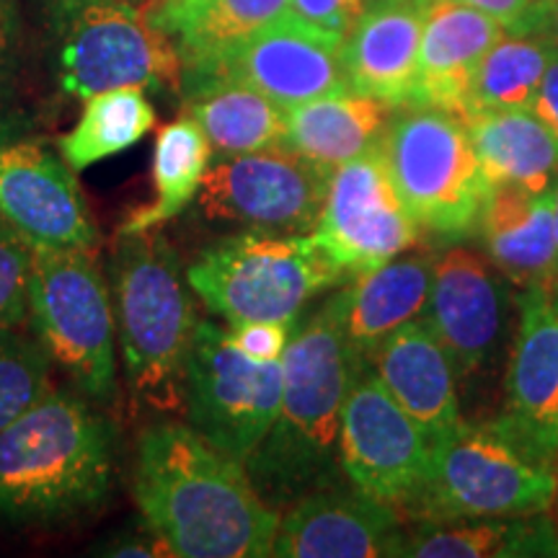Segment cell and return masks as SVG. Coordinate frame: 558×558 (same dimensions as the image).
<instances>
[{"label": "cell", "mask_w": 558, "mask_h": 558, "mask_svg": "<svg viewBox=\"0 0 558 558\" xmlns=\"http://www.w3.org/2000/svg\"><path fill=\"white\" fill-rule=\"evenodd\" d=\"M132 494L145 525L179 558L271 556L282 514L246 465L190 424H153L140 435Z\"/></svg>", "instance_id": "1"}, {"label": "cell", "mask_w": 558, "mask_h": 558, "mask_svg": "<svg viewBox=\"0 0 558 558\" xmlns=\"http://www.w3.org/2000/svg\"><path fill=\"white\" fill-rule=\"evenodd\" d=\"M279 414L251 452V481L271 507L292 505L329 486L339 463L341 414L365 360L347 337L344 300L331 295L303 326L292 329L282 354Z\"/></svg>", "instance_id": "2"}, {"label": "cell", "mask_w": 558, "mask_h": 558, "mask_svg": "<svg viewBox=\"0 0 558 558\" xmlns=\"http://www.w3.org/2000/svg\"><path fill=\"white\" fill-rule=\"evenodd\" d=\"M114 427L94 403L50 390L0 432V522L58 525L114 486Z\"/></svg>", "instance_id": "3"}, {"label": "cell", "mask_w": 558, "mask_h": 558, "mask_svg": "<svg viewBox=\"0 0 558 558\" xmlns=\"http://www.w3.org/2000/svg\"><path fill=\"white\" fill-rule=\"evenodd\" d=\"M109 290L132 396L160 414L184 409L186 362L199 320L177 248L158 228L117 235Z\"/></svg>", "instance_id": "4"}, {"label": "cell", "mask_w": 558, "mask_h": 558, "mask_svg": "<svg viewBox=\"0 0 558 558\" xmlns=\"http://www.w3.org/2000/svg\"><path fill=\"white\" fill-rule=\"evenodd\" d=\"M52 73L62 96L107 88L179 90L181 62L143 0H39Z\"/></svg>", "instance_id": "5"}, {"label": "cell", "mask_w": 558, "mask_h": 558, "mask_svg": "<svg viewBox=\"0 0 558 558\" xmlns=\"http://www.w3.org/2000/svg\"><path fill=\"white\" fill-rule=\"evenodd\" d=\"M344 277L313 235L259 228L215 243L186 267L194 295L228 326L295 324L311 298Z\"/></svg>", "instance_id": "6"}, {"label": "cell", "mask_w": 558, "mask_h": 558, "mask_svg": "<svg viewBox=\"0 0 558 558\" xmlns=\"http://www.w3.org/2000/svg\"><path fill=\"white\" fill-rule=\"evenodd\" d=\"M380 148L390 181L418 228L445 239L478 230L492 184L463 117L435 107H399Z\"/></svg>", "instance_id": "7"}, {"label": "cell", "mask_w": 558, "mask_h": 558, "mask_svg": "<svg viewBox=\"0 0 558 558\" xmlns=\"http://www.w3.org/2000/svg\"><path fill=\"white\" fill-rule=\"evenodd\" d=\"M29 320L86 399H117V324L109 282L83 251L32 248Z\"/></svg>", "instance_id": "8"}, {"label": "cell", "mask_w": 558, "mask_h": 558, "mask_svg": "<svg viewBox=\"0 0 558 558\" xmlns=\"http://www.w3.org/2000/svg\"><path fill=\"white\" fill-rule=\"evenodd\" d=\"M558 481L494 427L460 422L429 442V469L411 501L424 522L535 514L550 507Z\"/></svg>", "instance_id": "9"}, {"label": "cell", "mask_w": 558, "mask_h": 558, "mask_svg": "<svg viewBox=\"0 0 558 558\" xmlns=\"http://www.w3.org/2000/svg\"><path fill=\"white\" fill-rule=\"evenodd\" d=\"M282 386V360H251L230 329L199 320L186 362L184 414L209 445L246 463L275 424Z\"/></svg>", "instance_id": "10"}, {"label": "cell", "mask_w": 558, "mask_h": 558, "mask_svg": "<svg viewBox=\"0 0 558 558\" xmlns=\"http://www.w3.org/2000/svg\"><path fill=\"white\" fill-rule=\"evenodd\" d=\"M0 218L32 248L99 251L75 171L19 111L0 107Z\"/></svg>", "instance_id": "11"}, {"label": "cell", "mask_w": 558, "mask_h": 558, "mask_svg": "<svg viewBox=\"0 0 558 558\" xmlns=\"http://www.w3.org/2000/svg\"><path fill=\"white\" fill-rule=\"evenodd\" d=\"M329 179L324 166L277 145L215 160L194 202L209 222L305 233L316 226Z\"/></svg>", "instance_id": "12"}, {"label": "cell", "mask_w": 558, "mask_h": 558, "mask_svg": "<svg viewBox=\"0 0 558 558\" xmlns=\"http://www.w3.org/2000/svg\"><path fill=\"white\" fill-rule=\"evenodd\" d=\"M311 235L344 275L354 277L414 246L418 226L390 181L380 143L331 171Z\"/></svg>", "instance_id": "13"}, {"label": "cell", "mask_w": 558, "mask_h": 558, "mask_svg": "<svg viewBox=\"0 0 558 558\" xmlns=\"http://www.w3.org/2000/svg\"><path fill=\"white\" fill-rule=\"evenodd\" d=\"M341 41L339 34L318 29L288 11L222 58L184 70L179 90L205 81H230L259 90L282 109L339 94L349 90Z\"/></svg>", "instance_id": "14"}, {"label": "cell", "mask_w": 558, "mask_h": 558, "mask_svg": "<svg viewBox=\"0 0 558 558\" xmlns=\"http://www.w3.org/2000/svg\"><path fill=\"white\" fill-rule=\"evenodd\" d=\"M339 463L354 488L390 507H409L427 481V437L375 373H362L347 396Z\"/></svg>", "instance_id": "15"}, {"label": "cell", "mask_w": 558, "mask_h": 558, "mask_svg": "<svg viewBox=\"0 0 558 558\" xmlns=\"http://www.w3.org/2000/svg\"><path fill=\"white\" fill-rule=\"evenodd\" d=\"M533 463L558 456V305L546 290L520 298V331L507 378V411L494 422Z\"/></svg>", "instance_id": "16"}, {"label": "cell", "mask_w": 558, "mask_h": 558, "mask_svg": "<svg viewBox=\"0 0 558 558\" xmlns=\"http://www.w3.org/2000/svg\"><path fill=\"white\" fill-rule=\"evenodd\" d=\"M279 520L271 556L279 558H373L399 556L403 530L393 507L354 492H318L292 501Z\"/></svg>", "instance_id": "17"}, {"label": "cell", "mask_w": 558, "mask_h": 558, "mask_svg": "<svg viewBox=\"0 0 558 558\" xmlns=\"http://www.w3.org/2000/svg\"><path fill=\"white\" fill-rule=\"evenodd\" d=\"M505 320V290L492 267L471 248H450L432 267L424 324L435 333L452 365L473 373Z\"/></svg>", "instance_id": "18"}, {"label": "cell", "mask_w": 558, "mask_h": 558, "mask_svg": "<svg viewBox=\"0 0 558 558\" xmlns=\"http://www.w3.org/2000/svg\"><path fill=\"white\" fill-rule=\"evenodd\" d=\"M427 9L429 0H367L341 41V70L349 90L390 109L409 107Z\"/></svg>", "instance_id": "19"}, {"label": "cell", "mask_w": 558, "mask_h": 558, "mask_svg": "<svg viewBox=\"0 0 558 558\" xmlns=\"http://www.w3.org/2000/svg\"><path fill=\"white\" fill-rule=\"evenodd\" d=\"M505 34L497 19L463 0H429L409 107L469 114L473 75Z\"/></svg>", "instance_id": "20"}, {"label": "cell", "mask_w": 558, "mask_h": 558, "mask_svg": "<svg viewBox=\"0 0 558 558\" xmlns=\"http://www.w3.org/2000/svg\"><path fill=\"white\" fill-rule=\"evenodd\" d=\"M492 264L522 290H550L556 269V184L492 186L478 220Z\"/></svg>", "instance_id": "21"}, {"label": "cell", "mask_w": 558, "mask_h": 558, "mask_svg": "<svg viewBox=\"0 0 558 558\" xmlns=\"http://www.w3.org/2000/svg\"><path fill=\"white\" fill-rule=\"evenodd\" d=\"M375 375L403 411L422 427L427 442L460 424L456 365L422 320H409L373 354Z\"/></svg>", "instance_id": "22"}, {"label": "cell", "mask_w": 558, "mask_h": 558, "mask_svg": "<svg viewBox=\"0 0 558 558\" xmlns=\"http://www.w3.org/2000/svg\"><path fill=\"white\" fill-rule=\"evenodd\" d=\"M492 186L543 192L558 177V135L533 107L478 109L463 117Z\"/></svg>", "instance_id": "23"}, {"label": "cell", "mask_w": 558, "mask_h": 558, "mask_svg": "<svg viewBox=\"0 0 558 558\" xmlns=\"http://www.w3.org/2000/svg\"><path fill=\"white\" fill-rule=\"evenodd\" d=\"M288 9L290 0H156L148 16L173 45L184 73L222 58Z\"/></svg>", "instance_id": "24"}, {"label": "cell", "mask_w": 558, "mask_h": 558, "mask_svg": "<svg viewBox=\"0 0 558 558\" xmlns=\"http://www.w3.org/2000/svg\"><path fill=\"white\" fill-rule=\"evenodd\" d=\"M432 267L435 262L427 256L390 259L362 271L354 284L341 290L347 337L365 365L388 337H393L409 320H416L427 308Z\"/></svg>", "instance_id": "25"}, {"label": "cell", "mask_w": 558, "mask_h": 558, "mask_svg": "<svg viewBox=\"0 0 558 558\" xmlns=\"http://www.w3.org/2000/svg\"><path fill=\"white\" fill-rule=\"evenodd\" d=\"M390 111L388 104L354 90L318 96L284 109L282 145L333 171L380 143Z\"/></svg>", "instance_id": "26"}, {"label": "cell", "mask_w": 558, "mask_h": 558, "mask_svg": "<svg viewBox=\"0 0 558 558\" xmlns=\"http://www.w3.org/2000/svg\"><path fill=\"white\" fill-rule=\"evenodd\" d=\"M399 556L414 558H514L558 556V527L548 518L507 514V518H469L424 522L407 533Z\"/></svg>", "instance_id": "27"}, {"label": "cell", "mask_w": 558, "mask_h": 558, "mask_svg": "<svg viewBox=\"0 0 558 558\" xmlns=\"http://www.w3.org/2000/svg\"><path fill=\"white\" fill-rule=\"evenodd\" d=\"M186 114L199 124L213 158L267 150L282 145L284 109L259 90L230 81H205L184 86Z\"/></svg>", "instance_id": "28"}, {"label": "cell", "mask_w": 558, "mask_h": 558, "mask_svg": "<svg viewBox=\"0 0 558 558\" xmlns=\"http://www.w3.org/2000/svg\"><path fill=\"white\" fill-rule=\"evenodd\" d=\"M209 166L213 145L190 114L166 124L153 150V199L132 209L117 228V235L156 230L184 213L197 199Z\"/></svg>", "instance_id": "29"}, {"label": "cell", "mask_w": 558, "mask_h": 558, "mask_svg": "<svg viewBox=\"0 0 558 558\" xmlns=\"http://www.w3.org/2000/svg\"><path fill=\"white\" fill-rule=\"evenodd\" d=\"M156 128V109L140 86L107 88L83 99L81 120L58 140V150L75 173L130 150Z\"/></svg>", "instance_id": "30"}, {"label": "cell", "mask_w": 558, "mask_h": 558, "mask_svg": "<svg viewBox=\"0 0 558 558\" xmlns=\"http://www.w3.org/2000/svg\"><path fill=\"white\" fill-rule=\"evenodd\" d=\"M554 47L550 34H505L473 75L469 114L478 109L533 107Z\"/></svg>", "instance_id": "31"}, {"label": "cell", "mask_w": 558, "mask_h": 558, "mask_svg": "<svg viewBox=\"0 0 558 558\" xmlns=\"http://www.w3.org/2000/svg\"><path fill=\"white\" fill-rule=\"evenodd\" d=\"M50 365L39 339L16 329L0 331V432L50 393Z\"/></svg>", "instance_id": "32"}, {"label": "cell", "mask_w": 558, "mask_h": 558, "mask_svg": "<svg viewBox=\"0 0 558 558\" xmlns=\"http://www.w3.org/2000/svg\"><path fill=\"white\" fill-rule=\"evenodd\" d=\"M32 246L0 218V331L29 318Z\"/></svg>", "instance_id": "33"}, {"label": "cell", "mask_w": 558, "mask_h": 558, "mask_svg": "<svg viewBox=\"0 0 558 558\" xmlns=\"http://www.w3.org/2000/svg\"><path fill=\"white\" fill-rule=\"evenodd\" d=\"M24 62V19L19 0H0V107L16 90Z\"/></svg>", "instance_id": "34"}, {"label": "cell", "mask_w": 558, "mask_h": 558, "mask_svg": "<svg viewBox=\"0 0 558 558\" xmlns=\"http://www.w3.org/2000/svg\"><path fill=\"white\" fill-rule=\"evenodd\" d=\"M488 13L507 34H548L546 0H463Z\"/></svg>", "instance_id": "35"}, {"label": "cell", "mask_w": 558, "mask_h": 558, "mask_svg": "<svg viewBox=\"0 0 558 558\" xmlns=\"http://www.w3.org/2000/svg\"><path fill=\"white\" fill-rule=\"evenodd\" d=\"M228 329L241 352H246L251 360L271 362L282 360L295 324H282V320H251V324L228 326Z\"/></svg>", "instance_id": "36"}, {"label": "cell", "mask_w": 558, "mask_h": 558, "mask_svg": "<svg viewBox=\"0 0 558 558\" xmlns=\"http://www.w3.org/2000/svg\"><path fill=\"white\" fill-rule=\"evenodd\" d=\"M365 5L367 0H290L288 11L318 29L347 37Z\"/></svg>", "instance_id": "37"}, {"label": "cell", "mask_w": 558, "mask_h": 558, "mask_svg": "<svg viewBox=\"0 0 558 558\" xmlns=\"http://www.w3.org/2000/svg\"><path fill=\"white\" fill-rule=\"evenodd\" d=\"M101 556H143V558H160V556H173L171 548L158 538L148 525L143 530H128V533L114 535V538L101 543L99 546Z\"/></svg>", "instance_id": "38"}, {"label": "cell", "mask_w": 558, "mask_h": 558, "mask_svg": "<svg viewBox=\"0 0 558 558\" xmlns=\"http://www.w3.org/2000/svg\"><path fill=\"white\" fill-rule=\"evenodd\" d=\"M533 109L538 111L541 120L558 135V45L554 47V52H550L546 75H543Z\"/></svg>", "instance_id": "39"}, {"label": "cell", "mask_w": 558, "mask_h": 558, "mask_svg": "<svg viewBox=\"0 0 558 558\" xmlns=\"http://www.w3.org/2000/svg\"><path fill=\"white\" fill-rule=\"evenodd\" d=\"M548 295L558 305V181H556V269H554V282H550Z\"/></svg>", "instance_id": "40"}, {"label": "cell", "mask_w": 558, "mask_h": 558, "mask_svg": "<svg viewBox=\"0 0 558 558\" xmlns=\"http://www.w3.org/2000/svg\"><path fill=\"white\" fill-rule=\"evenodd\" d=\"M546 9H548V34L558 45V0H546Z\"/></svg>", "instance_id": "41"}, {"label": "cell", "mask_w": 558, "mask_h": 558, "mask_svg": "<svg viewBox=\"0 0 558 558\" xmlns=\"http://www.w3.org/2000/svg\"><path fill=\"white\" fill-rule=\"evenodd\" d=\"M150 3H156V0H150Z\"/></svg>", "instance_id": "42"}]
</instances>
